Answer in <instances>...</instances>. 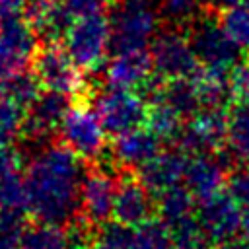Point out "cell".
I'll return each instance as SVG.
<instances>
[{"mask_svg": "<svg viewBox=\"0 0 249 249\" xmlns=\"http://www.w3.org/2000/svg\"><path fill=\"white\" fill-rule=\"evenodd\" d=\"M243 243L249 245V206L245 208V212L241 214V226H239V235H237Z\"/></svg>", "mask_w": 249, "mask_h": 249, "instance_id": "40", "label": "cell"}, {"mask_svg": "<svg viewBox=\"0 0 249 249\" xmlns=\"http://www.w3.org/2000/svg\"><path fill=\"white\" fill-rule=\"evenodd\" d=\"M41 88L43 86L37 80V76L33 74V70H19L4 84L0 93L25 109L41 95Z\"/></svg>", "mask_w": 249, "mask_h": 249, "instance_id": "25", "label": "cell"}, {"mask_svg": "<svg viewBox=\"0 0 249 249\" xmlns=\"http://www.w3.org/2000/svg\"><path fill=\"white\" fill-rule=\"evenodd\" d=\"M33 74L41 82L45 89L74 95L84 89L82 70L68 56L64 47L58 45H43L35 53L31 60Z\"/></svg>", "mask_w": 249, "mask_h": 249, "instance_id": "8", "label": "cell"}, {"mask_svg": "<svg viewBox=\"0 0 249 249\" xmlns=\"http://www.w3.org/2000/svg\"><path fill=\"white\" fill-rule=\"evenodd\" d=\"M228 189L230 195L243 206H249V161L239 163L228 175Z\"/></svg>", "mask_w": 249, "mask_h": 249, "instance_id": "34", "label": "cell"}, {"mask_svg": "<svg viewBox=\"0 0 249 249\" xmlns=\"http://www.w3.org/2000/svg\"><path fill=\"white\" fill-rule=\"evenodd\" d=\"M189 156L185 152L177 150H163L158 152L150 161H146L138 169V179L152 191L161 193L165 189H171L185 181Z\"/></svg>", "mask_w": 249, "mask_h": 249, "instance_id": "17", "label": "cell"}, {"mask_svg": "<svg viewBox=\"0 0 249 249\" xmlns=\"http://www.w3.org/2000/svg\"><path fill=\"white\" fill-rule=\"evenodd\" d=\"M230 160L218 158L212 154H195L189 158L187 173H185V187L196 200H206L218 193H222L224 183L228 181Z\"/></svg>", "mask_w": 249, "mask_h": 249, "instance_id": "14", "label": "cell"}, {"mask_svg": "<svg viewBox=\"0 0 249 249\" xmlns=\"http://www.w3.org/2000/svg\"><path fill=\"white\" fill-rule=\"evenodd\" d=\"M25 230L23 214L0 210V249H19Z\"/></svg>", "mask_w": 249, "mask_h": 249, "instance_id": "33", "label": "cell"}, {"mask_svg": "<svg viewBox=\"0 0 249 249\" xmlns=\"http://www.w3.org/2000/svg\"><path fill=\"white\" fill-rule=\"evenodd\" d=\"M93 109L107 134L119 136L146 123L148 103L142 93L123 88H105L93 99Z\"/></svg>", "mask_w": 249, "mask_h": 249, "instance_id": "6", "label": "cell"}, {"mask_svg": "<svg viewBox=\"0 0 249 249\" xmlns=\"http://www.w3.org/2000/svg\"><path fill=\"white\" fill-rule=\"evenodd\" d=\"M132 249H173L169 228L161 220H150L134 230Z\"/></svg>", "mask_w": 249, "mask_h": 249, "instance_id": "30", "label": "cell"}, {"mask_svg": "<svg viewBox=\"0 0 249 249\" xmlns=\"http://www.w3.org/2000/svg\"><path fill=\"white\" fill-rule=\"evenodd\" d=\"M86 173L82 158L62 142L39 146L25 171L29 212L45 224L68 226L74 222Z\"/></svg>", "mask_w": 249, "mask_h": 249, "instance_id": "1", "label": "cell"}, {"mask_svg": "<svg viewBox=\"0 0 249 249\" xmlns=\"http://www.w3.org/2000/svg\"><path fill=\"white\" fill-rule=\"evenodd\" d=\"M0 210L14 214H23L29 210L27 185L25 177H21L19 171L0 179Z\"/></svg>", "mask_w": 249, "mask_h": 249, "instance_id": "26", "label": "cell"}, {"mask_svg": "<svg viewBox=\"0 0 249 249\" xmlns=\"http://www.w3.org/2000/svg\"><path fill=\"white\" fill-rule=\"evenodd\" d=\"M60 2H62V6L66 8V12L74 19L103 14L113 4V0H60Z\"/></svg>", "mask_w": 249, "mask_h": 249, "instance_id": "35", "label": "cell"}, {"mask_svg": "<svg viewBox=\"0 0 249 249\" xmlns=\"http://www.w3.org/2000/svg\"><path fill=\"white\" fill-rule=\"evenodd\" d=\"M154 196H156V210L167 228L193 216L196 198L191 195V191L185 185H175Z\"/></svg>", "mask_w": 249, "mask_h": 249, "instance_id": "22", "label": "cell"}, {"mask_svg": "<svg viewBox=\"0 0 249 249\" xmlns=\"http://www.w3.org/2000/svg\"><path fill=\"white\" fill-rule=\"evenodd\" d=\"M29 2H37V0H27V4H29Z\"/></svg>", "mask_w": 249, "mask_h": 249, "instance_id": "41", "label": "cell"}, {"mask_svg": "<svg viewBox=\"0 0 249 249\" xmlns=\"http://www.w3.org/2000/svg\"><path fill=\"white\" fill-rule=\"evenodd\" d=\"M220 23L226 29V33L241 49H249V4L247 2L222 12Z\"/></svg>", "mask_w": 249, "mask_h": 249, "instance_id": "29", "label": "cell"}, {"mask_svg": "<svg viewBox=\"0 0 249 249\" xmlns=\"http://www.w3.org/2000/svg\"><path fill=\"white\" fill-rule=\"evenodd\" d=\"M198 0H158L161 19L181 29L185 23H193L198 18Z\"/></svg>", "mask_w": 249, "mask_h": 249, "instance_id": "31", "label": "cell"}, {"mask_svg": "<svg viewBox=\"0 0 249 249\" xmlns=\"http://www.w3.org/2000/svg\"><path fill=\"white\" fill-rule=\"evenodd\" d=\"M105 128L93 107L84 103L72 107L64 117L58 136L76 156L88 161H97L105 152Z\"/></svg>", "mask_w": 249, "mask_h": 249, "instance_id": "7", "label": "cell"}, {"mask_svg": "<svg viewBox=\"0 0 249 249\" xmlns=\"http://www.w3.org/2000/svg\"><path fill=\"white\" fill-rule=\"evenodd\" d=\"M115 193H117V179L113 177L109 167L97 165L95 169H88L80 195L82 218L97 230L103 228L113 216Z\"/></svg>", "mask_w": 249, "mask_h": 249, "instance_id": "10", "label": "cell"}, {"mask_svg": "<svg viewBox=\"0 0 249 249\" xmlns=\"http://www.w3.org/2000/svg\"><path fill=\"white\" fill-rule=\"evenodd\" d=\"M150 193L152 191L138 177H134L132 171H126V175L117 181L113 218L132 230L154 220L152 214L156 210V196Z\"/></svg>", "mask_w": 249, "mask_h": 249, "instance_id": "13", "label": "cell"}, {"mask_svg": "<svg viewBox=\"0 0 249 249\" xmlns=\"http://www.w3.org/2000/svg\"><path fill=\"white\" fill-rule=\"evenodd\" d=\"M72 109L70 95L45 89L41 95L27 107L23 134L31 144H47L53 132H58L64 117Z\"/></svg>", "mask_w": 249, "mask_h": 249, "instance_id": "12", "label": "cell"}, {"mask_svg": "<svg viewBox=\"0 0 249 249\" xmlns=\"http://www.w3.org/2000/svg\"><path fill=\"white\" fill-rule=\"evenodd\" d=\"M19 249H70L68 231L62 226L39 222L25 230Z\"/></svg>", "mask_w": 249, "mask_h": 249, "instance_id": "24", "label": "cell"}, {"mask_svg": "<svg viewBox=\"0 0 249 249\" xmlns=\"http://www.w3.org/2000/svg\"><path fill=\"white\" fill-rule=\"evenodd\" d=\"M161 140L150 128H134L124 134H119L111 148V161L115 167L124 171L140 169L160 152Z\"/></svg>", "mask_w": 249, "mask_h": 249, "instance_id": "15", "label": "cell"}, {"mask_svg": "<svg viewBox=\"0 0 249 249\" xmlns=\"http://www.w3.org/2000/svg\"><path fill=\"white\" fill-rule=\"evenodd\" d=\"M23 107L0 93V146H8L23 132Z\"/></svg>", "mask_w": 249, "mask_h": 249, "instance_id": "28", "label": "cell"}, {"mask_svg": "<svg viewBox=\"0 0 249 249\" xmlns=\"http://www.w3.org/2000/svg\"><path fill=\"white\" fill-rule=\"evenodd\" d=\"M245 0H200V4L204 6L206 14H218V12H226L237 4H243Z\"/></svg>", "mask_w": 249, "mask_h": 249, "instance_id": "39", "label": "cell"}, {"mask_svg": "<svg viewBox=\"0 0 249 249\" xmlns=\"http://www.w3.org/2000/svg\"><path fill=\"white\" fill-rule=\"evenodd\" d=\"M189 39L202 66L233 70L241 62V47L226 33L214 14L196 18L189 29Z\"/></svg>", "mask_w": 249, "mask_h": 249, "instance_id": "4", "label": "cell"}, {"mask_svg": "<svg viewBox=\"0 0 249 249\" xmlns=\"http://www.w3.org/2000/svg\"><path fill=\"white\" fill-rule=\"evenodd\" d=\"M21 152L18 148H12L10 144L8 146H0V179L10 175V173H16L19 169V163H21Z\"/></svg>", "mask_w": 249, "mask_h": 249, "instance_id": "38", "label": "cell"}, {"mask_svg": "<svg viewBox=\"0 0 249 249\" xmlns=\"http://www.w3.org/2000/svg\"><path fill=\"white\" fill-rule=\"evenodd\" d=\"M146 128H150L161 142H177L183 130V119L165 103L156 101L148 105Z\"/></svg>", "mask_w": 249, "mask_h": 249, "instance_id": "23", "label": "cell"}, {"mask_svg": "<svg viewBox=\"0 0 249 249\" xmlns=\"http://www.w3.org/2000/svg\"><path fill=\"white\" fill-rule=\"evenodd\" d=\"M231 70L222 68H208L202 66L195 72L191 78L195 82V88L198 91L202 107H218L224 109L226 105H231L233 89H231Z\"/></svg>", "mask_w": 249, "mask_h": 249, "instance_id": "19", "label": "cell"}, {"mask_svg": "<svg viewBox=\"0 0 249 249\" xmlns=\"http://www.w3.org/2000/svg\"><path fill=\"white\" fill-rule=\"evenodd\" d=\"M23 16L37 31L39 39L47 41V45H56V41L64 39L68 27L74 18L66 12L60 0H37L29 2Z\"/></svg>", "mask_w": 249, "mask_h": 249, "instance_id": "18", "label": "cell"}, {"mask_svg": "<svg viewBox=\"0 0 249 249\" xmlns=\"http://www.w3.org/2000/svg\"><path fill=\"white\" fill-rule=\"evenodd\" d=\"M173 249H212V241L204 233L196 216H191L169 228Z\"/></svg>", "mask_w": 249, "mask_h": 249, "instance_id": "27", "label": "cell"}, {"mask_svg": "<svg viewBox=\"0 0 249 249\" xmlns=\"http://www.w3.org/2000/svg\"><path fill=\"white\" fill-rule=\"evenodd\" d=\"M134 243V230L126 228L119 222L105 224L97 230L95 241L89 249H132Z\"/></svg>", "mask_w": 249, "mask_h": 249, "instance_id": "32", "label": "cell"}, {"mask_svg": "<svg viewBox=\"0 0 249 249\" xmlns=\"http://www.w3.org/2000/svg\"><path fill=\"white\" fill-rule=\"evenodd\" d=\"M64 51L82 72H93L111 51V23L103 14L78 18L68 27L64 39Z\"/></svg>", "mask_w": 249, "mask_h": 249, "instance_id": "3", "label": "cell"}, {"mask_svg": "<svg viewBox=\"0 0 249 249\" xmlns=\"http://www.w3.org/2000/svg\"><path fill=\"white\" fill-rule=\"evenodd\" d=\"M241 214L239 202L231 195L218 193L206 200H200L196 220L214 245H228L239 235Z\"/></svg>", "mask_w": 249, "mask_h": 249, "instance_id": "11", "label": "cell"}, {"mask_svg": "<svg viewBox=\"0 0 249 249\" xmlns=\"http://www.w3.org/2000/svg\"><path fill=\"white\" fill-rule=\"evenodd\" d=\"M156 101L165 103L169 109H173L181 119H191L195 113H198L202 109L198 91L195 88V82L191 78L185 80H169L163 82L160 97ZM154 101V103H156Z\"/></svg>", "mask_w": 249, "mask_h": 249, "instance_id": "21", "label": "cell"}, {"mask_svg": "<svg viewBox=\"0 0 249 249\" xmlns=\"http://www.w3.org/2000/svg\"><path fill=\"white\" fill-rule=\"evenodd\" d=\"M228 113L218 107H202L195 113L177 138V146L187 156L212 154L226 144Z\"/></svg>", "mask_w": 249, "mask_h": 249, "instance_id": "9", "label": "cell"}, {"mask_svg": "<svg viewBox=\"0 0 249 249\" xmlns=\"http://www.w3.org/2000/svg\"><path fill=\"white\" fill-rule=\"evenodd\" d=\"M156 0H117L111 6V51H146L160 29Z\"/></svg>", "mask_w": 249, "mask_h": 249, "instance_id": "2", "label": "cell"}, {"mask_svg": "<svg viewBox=\"0 0 249 249\" xmlns=\"http://www.w3.org/2000/svg\"><path fill=\"white\" fill-rule=\"evenodd\" d=\"M25 62L16 54V53H12L6 45H4V41L0 39V89L4 88V84L14 76V74H18L19 70H25Z\"/></svg>", "mask_w": 249, "mask_h": 249, "instance_id": "36", "label": "cell"}, {"mask_svg": "<svg viewBox=\"0 0 249 249\" xmlns=\"http://www.w3.org/2000/svg\"><path fill=\"white\" fill-rule=\"evenodd\" d=\"M226 148L230 163L249 161V99H235L228 109Z\"/></svg>", "mask_w": 249, "mask_h": 249, "instance_id": "20", "label": "cell"}, {"mask_svg": "<svg viewBox=\"0 0 249 249\" xmlns=\"http://www.w3.org/2000/svg\"><path fill=\"white\" fill-rule=\"evenodd\" d=\"M150 54L156 76L165 82L193 78L200 64L191 45L189 33L181 27L160 31L150 45Z\"/></svg>", "mask_w": 249, "mask_h": 249, "instance_id": "5", "label": "cell"}, {"mask_svg": "<svg viewBox=\"0 0 249 249\" xmlns=\"http://www.w3.org/2000/svg\"><path fill=\"white\" fill-rule=\"evenodd\" d=\"M154 72L150 51H130L115 53L103 68V76L109 86L123 89H140Z\"/></svg>", "mask_w": 249, "mask_h": 249, "instance_id": "16", "label": "cell"}, {"mask_svg": "<svg viewBox=\"0 0 249 249\" xmlns=\"http://www.w3.org/2000/svg\"><path fill=\"white\" fill-rule=\"evenodd\" d=\"M231 89L235 99H249V60H241L231 70Z\"/></svg>", "mask_w": 249, "mask_h": 249, "instance_id": "37", "label": "cell"}]
</instances>
